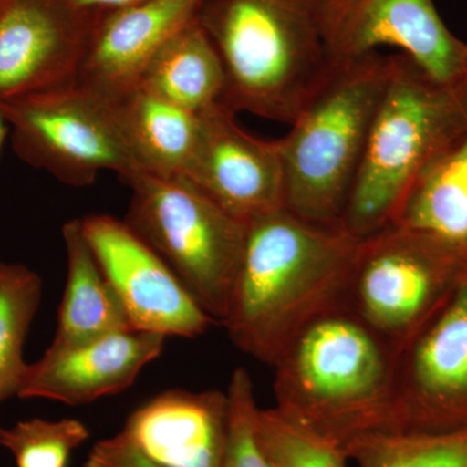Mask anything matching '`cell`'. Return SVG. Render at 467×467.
<instances>
[{
	"label": "cell",
	"mask_w": 467,
	"mask_h": 467,
	"mask_svg": "<svg viewBox=\"0 0 467 467\" xmlns=\"http://www.w3.org/2000/svg\"><path fill=\"white\" fill-rule=\"evenodd\" d=\"M463 85L467 88V55H466V66H465V76H463Z\"/></svg>",
	"instance_id": "obj_29"
},
{
	"label": "cell",
	"mask_w": 467,
	"mask_h": 467,
	"mask_svg": "<svg viewBox=\"0 0 467 467\" xmlns=\"http://www.w3.org/2000/svg\"><path fill=\"white\" fill-rule=\"evenodd\" d=\"M466 273V250L389 223L359 239L344 303L400 347Z\"/></svg>",
	"instance_id": "obj_7"
},
{
	"label": "cell",
	"mask_w": 467,
	"mask_h": 467,
	"mask_svg": "<svg viewBox=\"0 0 467 467\" xmlns=\"http://www.w3.org/2000/svg\"><path fill=\"white\" fill-rule=\"evenodd\" d=\"M226 395L229 422L225 467H275L261 450L254 432V418L259 407L254 400V383L245 368L234 370Z\"/></svg>",
	"instance_id": "obj_25"
},
{
	"label": "cell",
	"mask_w": 467,
	"mask_h": 467,
	"mask_svg": "<svg viewBox=\"0 0 467 467\" xmlns=\"http://www.w3.org/2000/svg\"><path fill=\"white\" fill-rule=\"evenodd\" d=\"M398 352L342 301L304 325L276 359L275 408L340 448L383 431Z\"/></svg>",
	"instance_id": "obj_2"
},
{
	"label": "cell",
	"mask_w": 467,
	"mask_h": 467,
	"mask_svg": "<svg viewBox=\"0 0 467 467\" xmlns=\"http://www.w3.org/2000/svg\"><path fill=\"white\" fill-rule=\"evenodd\" d=\"M164 335L130 330L76 347H54L27 367L18 398L82 405L125 391L164 349Z\"/></svg>",
	"instance_id": "obj_15"
},
{
	"label": "cell",
	"mask_w": 467,
	"mask_h": 467,
	"mask_svg": "<svg viewBox=\"0 0 467 467\" xmlns=\"http://www.w3.org/2000/svg\"><path fill=\"white\" fill-rule=\"evenodd\" d=\"M81 223L135 330L196 337L216 324L171 266L124 221L91 214L81 218Z\"/></svg>",
	"instance_id": "obj_11"
},
{
	"label": "cell",
	"mask_w": 467,
	"mask_h": 467,
	"mask_svg": "<svg viewBox=\"0 0 467 467\" xmlns=\"http://www.w3.org/2000/svg\"><path fill=\"white\" fill-rule=\"evenodd\" d=\"M391 223L467 251V133L418 177Z\"/></svg>",
	"instance_id": "obj_20"
},
{
	"label": "cell",
	"mask_w": 467,
	"mask_h": 467,
	"mask_svg": "<svg viewBox=\"0 0 467 467\" xmlns=\"http://www.w3.org/2000/svg\"><path fill=\"white\" fill-rule=\"evenodd\" d=\"M140 88L196 115L223 104L225 67L198 17L153 57Z\"/></svg>",
	"instance_id": "obj_19"
},
{
	"label": "cell",
	"mask_w": 467,
	"mask_h": 467,
	"mask_svg": "<svg viewBox=\"0 0 467 467\" xmlns=\"http://www.w3.org/2000/svg\"><path fill=\"white\" fill-rule=\"evenodd\" d=\"M319 29L333 61L395 47L445 85L465 76L467 43L442 23L432 0H316Z\"/></svg>",
	"instance_id": "obj_10"
},
{
	"label": "cell",
	"mask_w": 467,
	"mask_h": 467,
	"mask_svg": "<svg viewBox=\"0 0 467 467\" xmlns=\"http://www.w3.org/2000/svg\"><path fill=\"white\" fill-rule=\"evenodd\" d=\"M392 57L379 52L334 61L290 133L278 140L285 208L309 223L342 226Z\"/></svg>",
	"instance_id": "obj_5"
},
{
	"label": "cell",
	"mask_w": 467,
	"mask_h": 467,
	"mask_svg": "<svg viewBox=\"0 0 467 467\" xmlns=\"http://www.w3.org/2000/svg\"><path fill=\"white\" fill-rule=\"evenodd\" d=\"M66 2L79 11L106 15L116 9L128 7L140 0H66Z\"/></svg>",
	"instance_id": "obj_27"
},
{
	"label": "cell",
	"mask_w": 467,
	"mask_h": 467,
	"mask_svg": "<svg viewBox=\"0 0 467 467\" xmlns=\"http://www.w3.org/2000/svg\"><path fill=\"white\" fill-rule=\"evenodd\" d=\"M199 119L198 146L184 178L244 223L285 208L278 140L252 137L223 104L199 113Z\"/></svg>",
	"instance_id": "obj_13"
},
{
	"label": "cell",
	"mask_w": 467,
	"mask_h": 467,
	"mask_svg": "<svg viewBox=\"0 0 467 467\" xmlns=\"http://www.w3.org/2000/svg\"><path fill=\"white\" fill-rule=\"evenodd\" d=\"M21 160L72 187L95 183L103 171L128 183L142 173L126 142L119 101L78 84L0 103Z\"/></svg>",
	"instance_id": "obj_8"
},
{
	"label": "cell",
	"mask_w": 467,
	"mask_h": 467,
	"mask_svg": "<svg viewBox=\"0 0 467 467\" xmlns=\"http://www.w3.org/2000/svg\"><path fill=\"white\" fill-rule=\"evenodd\" d=\"M88 438V427L79 420L36 418L3 429L0 445L14 454L17 467H67L72 451Z\"/></svg>",
	"instance_id": "obj_24"
},
{
	"label": "cell",
	"mask_w": 467,
	"mask_h": 467,
	"mask_svg": "<svg viewBox=\"0 0 467 467\" xmlns=\"http://www.w3.org/2000/svg\"><path fill=\"white\" fill-rule=\"evenodd\" d=\"M7 122H5V119H3L2 113H0V149H2L5 134H7Z\"/></svg>",
	"instance_id": "obj_28"
},
{
	"label": "cell",
	"mask_w": 467,
	"mask_h": 467,
	"mask_svg": "<svg viewBox=\"0 0 467 467\" xmlns=\"http://www.w3.org/2000/svg\"><path fill=\"white\" fill-rule=\"evenodd\" d=\"M202 0H140L103 15L76 84L121 100L140 88L153 57L198 17Z\"/></svg>",
	"instance_id": "obj_14"
},
{
	"label": "cell",
	"mask_w": 467,
	"mask_h": 467,
	"mask_svg": "<svg viewBox=\"0 0 467 467\" xmlns=\"http://www.w3.org/2000/svg\"><path fill=\"white\" fill-rule=\"evenodd\" d=\"M342 450L358 467H467V430L371 431L350 439Z\"/></svg>",
	"instance_id": "obj_22"
},
{
	"label": "cell",
	"mask_w": 467,
	"mask_h": 467,
	"mask_svg": "<svg viewBox=\"0 0 467 467\" xmlns=\"http://www.w3.org/2000/svg\"><path fill=\"white\" fill-rule=\"evenodd\" d=\"M41 299V276L21 264L0 261V404L23 387L29 367L24 343Z\"/></svg>",
	"instance_id": "obj_21"
},
{
	"label": "cell",
	"mask_w": 467,
	"mask_h": 467,
	"mask_svg": "<svg viewBox=\"0 0 467 467\" xmlns=\"http://www.w3.org/2000/svg\"><path fill=\"white\" fill-rule=\"evenodd\" d=\"M254 432L275 467H348V457L339 445L295 422L276 408H259Z\"/></svg>",
	"instance_id": "obj_23"
},
{
	"label": "cell",
	"mask_w": 467,
	"mask_h": 467,
	"mask_svg": "<svg viewBox=\"0 0 467 467\" xmlns=\"http://www.w3.org/2000/svg\"><path fill=\"white\" fill-rule=\"evenodd\" d=\"M117 101L126 142L140 171L184 178L198 146L199 115L140 88Z\"/></svg>",
	"instance_id": "obj_18"
},
{
	"label": "cell",
	"mask_w": 467,
	"mask_h": 467,
	"mask_svg": "<svg viewBox=\"0 0 467 467\" xmlns=\"http://www.w3.org/2000/svg\"><path fill=\"white\" fill-rule=\"evenodd\" d=\"M63 238L67 256V285L51 346H81L107 335L135 330L86 239L81 218L67 221Z\"/></svg>",
	"instance_id": "obj_17"
},
{
	"label": "cell",
	"mask_w": 467,
	"mask_h": 467,
	"mask_svg": "<svg viewBox=\"0 0 467 467\" xmlns=\"http://www.w3.org/2000/svg\"><path fill=\"white\" fill-rule=\"evenodd\" d=\"M465 133L463 82L441 84L404 54L393 55L344 211V229L361 239L389 225L418 177Z\"/></svg>",
	"instance_id": "obj_4"
},
{
	"label": "cell",
	"mask_w": 467,
	"mask_h": 467,
	"mask_svg": "<svg viewBox=\"0 0 467 467\" xmlns=\"http://www.w3.org/2000/svg\"><path fill=\"white\" fill-rule=\"evenodd\" d=\"M198 20L223 60V106L291 124L333 67L316 0H202Z\"/></svg>",
	"instance_id": "obj_3"
},
{
	"label": "cell",
	"mask_w": 467,
	"mask_h": 467,
	"mask_svg": "<svg viewBox=\"0 0 467 467\" xmlns=\"http://www.w3.org/2000/svg\"><path fill=\"white\" fill-rule=\"evenodd\" d=\"M3 0H0V5H2Z\"/></svg>",
	"instance_id": "obj_30"
},
{
	"label": "cell",
	"mask_w": 467,
	"mask_h": 467,
	"mask_svg": "<svg viewBox=\"0 0 467 467\" xmlns=\"http://www.w3.org/2000/svg\"><path fill=\"white\" fill-rule=\"evenodd\" d=\"M467 430V273L425 324L399 347L383 431Z\"/></svg>",
	"instance_id": "obj_9"
},
{
	"label": "cell",
	"mask_w": 467,
	"mask_h": 467,
	"mask_svg": "<svg viewBox=\"0 0 467 467\" xmlns=\"http://www.w3.org/2000/svg\"><path fill=\"white\" fill-rule=\"evenodd\" d=\"M101 16L66 0H3L0 103L76 84Z\"/></svg>",
	"instance_id": "obj_12"
},
{
	"label": "cell",
	"mask_w": 467,
	"mask_h": 467,
	"mask_svg": "<svg viewBox=\"0 0 467 467\" xmlns=\"http://www.w3.org/2000/svg\"><path fill=\"white\" fill-rule=\"evenodd\" d=\"M126 184L131 190L126 225L171 266L205 313L223 324L247 223L186 178L140 173Z\"/></svg>",
	"instance_id": "obj_6"
},
{
	"label": "cell",
	"mask_w": 467,
	"mask_h": 467,
	"mask_svg": "<svg viewBox=\"0 0 467 467\" xmlns=\"http://www.w3.org/2000/svg\"><path fill=\"white\" fill-rule=\"evenodd\" d=\"M85 467H168L140 451L121 432L98 441L88 454Z\"/></svg>",
	"instance_id": "obj_26"
},
{
	"label": "cell",
	"mask_w": 467,
	"mask_h": 467,
	"mask_svg": "<svg viewBox=\"0 0 467 467\" xmlns=\"http://www.w3.org/2000/svg\"><path fill=\"white\" fill-rule=\"evenodd\" d=\"M229 401L220 391L160 393L135 410L124 434L168 467H225Z\"/></svg>",
	"instance_id": "obj_16"
},
{
	"label": "cell",
	"mask_w": 467,
	"mask_h": 467,
	"mask_svg": "<svg viewBox=\"0 0 467 467\" xmlns=\"http://www.w3.org/2000/svg\"><path fill=\"white\" fill-rule=\"evenodd\" d=\"M358 238L281 208L247 223L223 324L248 356L275 367L310 319L344 301Z\"/></svg>",
	"instance_id": "obj_1"
}]
</instances>
